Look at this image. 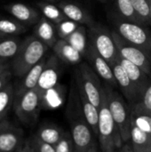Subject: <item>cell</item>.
I'll use <instances>...</instances> for the list:
<instances>
[{
	"instance_id": "cell-1",
	"label": "cell",
	"mask_w": 151,
	"mask_h": 152,
	"mask_svg": "<svg viewBox=\"0 0 151 152\" xmlns=\"http://www.w3.org/2000/svg\"><path fill=\"white\" fill-rule=\"evenodd\" d=\"M49 47L34 35L21 41L20 49L12 61V75L22 78L34 66L45 57Z\"/></svg>"
},
{
	"instance_id": "cell-2",
	"label": "cell",
	"mask_w": 151,
	"mask_h": 152,
	"mask_svg": "<svg viewBox=\"0 0 151 152\" xmlns=\"http://www.w3.org/2000/svg\"><path fill=\"white\" fill-rule=\"evenodd\" d=\"M98 140L101 152H117L124 146L120 132L108 107L107 96L103 86V95L99 109Z\"/></svg>"
},
{
	"instance_id": "cell-3",
	"label": "cell",
	"mask_w": 151,
	"mask_h": 152,
	"mask_svg": "<svg viewBox=\"0 0 151 152\" xmlns=\"http://www.w3.org/2000/svg\"><path fill=\"white\" fill-rule=\"evenodd\" d=\"M107 96L108 107L110 114L120 132L124 143H127L131 138V107L127 102L114 88L103 84Z\"/></svg>"
},
{
	"instance_id": "cell-4",
	"label": "cell",
	"mask_w": 151,
	"mask_h": 152,
	"mask_svg": "<svg viewBox=\"0 0 151 152\" xmlns=\"http://www.w3.org/2000/svg\"><path fill=\"white\" fill-rule=\"evenodd\" d=\"M87 31L89 43L93 45L96 52L109 64L116 61L118 57V52L112 31L105 26L95 22L87 27Z\"/></svg>"
},
{
	"instance_id": "cell-5",
	"label": "cell",
	"mask_w": 151,
	"mask_h": 152,
	"mask_svg": "<svg viewBox=\"0 0 151 152\" xmlns=\"http://www.w3.org/2000/svg\"><path fill=\"white\" fill-rule=\"evenodd\" d=\"M113 23L117 34L151 56V32L143 25L123 20L119 16L113 20Z\"/></svg>"
},
{
	"instance_id": "cell-6",
	"label": "cell",
	"mask_w": 151,
	"mask_h": 152,
	"mask_svg": "<svg viewBox=\"0 0 151 152\" xmlns=\"http://www.w3.org/2000/svg\"><path fill=\"white\" fill-rule=\"evenodd\" d=\"M74 81L84 91L87 99L100 109L103 95V84L92 67L87 63H80Z\"/></svg>"
},
{
	"instance_id": "cell-7",
	"label": "cell",
	"mask_w": 151,
	"mask_h": 152,
	"mask_svg": "<svg viewBox=\"0 0 151 152\" xmlns=\"http://www.w3.org/2000/svg\"><path fill=\"white\" fill-rule=\"evenodd\" d=\"M68 118L70 134L74 142L75 149L82 152H86L93 146L96 145V136L87 124L83 111L66 114Z\"/></svg>"
},
{
	"instance_id": "cell-8",
	"label": "cell",
	"mask_w": 151,
	"mask_h": 152,
	"mask_svg": "<svg viewBox=\"0 0 151 152\" xmlns=\"http://www.w3.org/2000/svg\"><path fill=\"white\" fill-rule=\"evenodd\" d=\"M41 109V94L36 88L19 96H14V112L17 118L25 125L34 124L38 118Z\"/></svg>"
},
{
	"instance_id": "cell-9",
	"label": "cell",
	"mask_w": 151,
	"mask_h": 152,
	"mask_svg": "<svg viewBox=\"0 0 151 152\" xmlns=\"http://www.w3.org/2000/svg\"><path fill=\"white\" fill-rule=\"evenodd\" d=\"M112 35L116 43V46L118 54L125 60L135 64L141 68L148 75L151 74V56L147 53L140 49L139 47L129 43L124 39L115 30L112 31Z\"/></svg>"
},
{
	"instance_id": "cell-10",
	"label": "cell",
	"mask_w": 151,
	"mask_h": 152,
	"mask_svg": "<svg viewBox=\"0 0 151 152\" xmlns=\"http://www.w3.org/2000/svg\"><path fill=\"white\" fill-rule=\"evenodd\" d=\"M85 58L87 59L89 65L99 76V77H101L104 81V84L114 89L117 87V84L110 64L96 52V50L90 43Z\"/></svg>"
},
{
	"instance_id": "cell-11",
	"label": "cell",
	"mask_w": 151,
	"mask_h": 152,
	"mask_svg": "<svg viewBox=\"0 0 151 152\" xmlns=\"http://www.w3.org/2000/svg\"><path fill=\"white\" fill-rule=\"evenodd\" d=\"M23 132L7 121L0 122V152L19 151L21 148Z\"/></svg>"
},
{
	"instance_id": "cell-12",
	"label": "cell",
	"mask_w": 151,
	"mask_h": 152,
	"mask_svg": "<svg viewBox=\"0 0 151 152\" xmlns=\"http://www.w3.org/2000/svg\"><path fill=\"white\" fill-rule=\"evenodd\" d=\"M110 66L113 70L117 87H119V89L121 90L122 94L126 102L130 104V106L139 103L142 101V98L121 64L117 60L116 61L111 63Z\"/></svg>"
},
{
	"instance_id": "cell-13",
	"label": "cell",
	"mask_w": 151,
	"mask_h": 152,
	"mask_svg": "<svg viewBox=\"0 0 151 152\" xmlns=\"http://www.w3.org/2000/svg\"><path fill=\"white\" fill-rule=\"evenodd\" d=\"M117 60L127 73L130 80L132 81L141 98H142V95L150 81V76L145 73L141 68H139L135 64L121 57L119 54Z\"/></svg>"
},
{
	"instance_id": "cell-14",
	"label": "cell",
	"mask_w": 151,
	"mask_h": 152,
	"mask_svg": "<svg viewBox=\"0 0 151 152\" xmlns=\"http://www.w3.org/2000/svg\"><path fill=\"white\" fill-rule=\"evenodd\" d=\"M59 7L67 17V19L73 20L80 25L89 27L94 23L92 15L80 4L70 1L63 0L58 4Z\"/></svg>"
},
{
	"instance_id": "cell-15",
	"label": "cell",
	"mask_w": 151,
	"mask_h": 152,
	"mask_svg": "<svg viewBox=\"0 0 151 152\" xmlns=\"http://www.w3.org/2000/svg\"><path fill=\"white\" fill-rule=\"evenodd\" d=\"M4 8L15 20L24 25L36 24L41 18L35 8L22 3H12L5 5Z\"/></svg>"
},
{
	"instance_id": "cell-16",
	"label": "cell",
	"mask_w": 151,
	"mask_h": 152,
	"mask_svg": "<svg viewBox=\"0 0 151 152\" xmlns=\"http://www.w3.org/2000/svg\"><path fill=\"white\" fill-rule=\"evenodd\" d=\"M58 58L55 55L50 57L45 64L44 71L39 79L36 89L41 93L53 87L58 84L59 77V62Z\"/></svg>"
},
{
	"instance_id": "cell-17",
	"label": "cell",
	"mask_w": 151,
	"mask_h": 152,
	"mask_svg": "<svg viewBox=\"0 0 151 152\" xmlns=\"http://www.w3.org/2000/svg\"><path fill=\"white\" fill-rule=\"evenodd\" d=\"M66 100V87L57 84L41 93V106L45 110H56L60 108Z\"/></svg>"
},
{
	"instance_id": "cell-18",
	"label": "cell",
	"mask_w": 151,
	"mask_h": 152,
	"mask_svg": "<svg viewBox=\"0 0 151 152\" xmlns=\"http://www.w3.org/2000/svg\"><path fill=\"white\" fill-rule=\"evenodd\" d=\"M47 59L44 57L42 61H40L36 66H34L23 77L19 86V87L14 90V96H19L29 90L36 88L41 75L45 67Z\"/></svg>"
},
{
	"instance_id": "cell-19",
	"label": "cell",
	"mask_w": 151,
	"mask_h": 152,
	"mask_svg": "<svg viewBox=\"0 0 151 152\" xmlns=\"http://www.w3.org/2000/svg\"><path fill=\"white\" fill-rule=\"evenodd\" d=\"M34 36L49 48H53L59 37L57 35L55 24L42 16L35 26Z\"/></svg>"
},
{
	"instance_id": "cell-20",
	"label": "cell",
	"mask_w": 151,
	"mask_h": 152,
	"mask_svg": "<svg viewBox=\"0 0 151 152\" xmlns=\"http://www.w3.org/2000/svg\"><path fill=\"white\" fill-rule=\"evenodd\" d=\"M54 55L61 61L68 64H78L83 60V55L64 39H58L53 47Z\"/></svg>"
},
{
	"instance_id": "cell-21",
	"label": "cell",
	"mask_w": 151,
	"mask_h": 152,
	"mask_svg": "<svg viewBox=\"0 0 151 152\" xmlns=\"http://www.w3.org/2000/svg\"><path fill=\"white\" fill-rule=\"evenodd\" d=\"M75 84H76V82H75ZM76 86H77V91H78L80 101H81L85 118L87 124L89 125V126L91 127L93 133L94 134V135L97 138L98 137V126H99V109L96 108L87 99V97H86L85 94L84 93V91L77 84H76Z\"/></svg>"
},
{
	"instance_id": "cell-22",
	"label": "cell",
	"mask_w": 151,
	"mask_h": 152,
	"mask_svg": "<svg viewBox=\"0 0 151 152\" xmlns=\"http://www.w3.org/2000/svg\"><path fill=\"white\" fill-rule=\"evenodd\" d=\"M131 107V123L142 131L151 134V112L142 108L138 103Z\"/></svg>"
},
{
	"instance_id": "cell-23",
	"label": "cell",
	"mask_w": 151,
	"mask_h": 152,
	"mask_svg": "<svg viewBox=\"0 0 151 152\" xmlns=\"http://www.w3.org/2000/svg\"><path fill=\"white\" fill-rule=\"evenodd\" d=\"M131 147L134 152H151V134H149L132 124Z\"/></svg>"
},
{
	"instance_id": "cell-24",
	"label": "cell",
	"mask_w": 151,
	"mask_h": 152,
	"mask_svg": "<svg viewBox=\"0 0 151 152\" xmlns=\"http://www.w3.org/2000/svg\"><path fill=\"white\" fill-rule=\"evenodd\" d=\"M76 50H77L84 57L89 46V38L87 27L80 25L67 39H65Z\"/></svg>"
},
{
	"instance_id": "cell-25",
	"label": "cell",
	"mask_w": 151,
	"mask_h": 152,
	"mask_svg": "<svg viewBox=\"0 0 151 152\" xmlns=\"http://www.w3.org/2000/svg\"><path fill=\"white\" fill-rule=\"evenodd\" d=\"M64 134L65 131L58 126L44 125L38 129L36 136L39 140L55 146L58 143V142L62 138Z\"/></svg>"
},
{
	"instance_id": "cell-26",
	"label": "cell",
	"mask_w": 151,
	"mask_h": 152,
	"mask_svg": "<svg viewBox=\"0 0 151 152\" xmlns=\"http://www.w3.org/2000/svg\"><path fill=\"white\" fill-rule=\"evenodd\" d=\"M21 41L17 37H8L0 39V61L7 62L17 54Z\"/></svg>"
},
{
	"instance_id": "cell-27",
	"label": "cell",
	"mask_w": 151,
	"mask_h": 152,
	"mask_svg": "<svg viewBox=\"0 0 151 152\" xmlns=\"http://www.w3.org/2000/svg\"><path fill=\"white\" fill-rule=\"evenodd\" d=\"M37 6L39 7L43 16L55 25L67 20V17L64 15L58 4L46 1H41L37 3Z\"/></svg>"
},
{
	"instance_id": "cell-28",
	"label": "cell",
	"mask_w": 151,
	"mask_h": 152,
	"mask_svg": "<svg viewBox=\"0 0 151 152\" xmlns=\"http://www.w3.org/2000/svg\"><path fill=\"white\" fill-rule=\"evenodd\" d=\"M26 31V26L15 19L0 16V34L4 37H17Z\"/></svg>"
},
{
	"instance_id": "cell-29",
	"label": "cell",
	"mask_w": 151,
	"mask_h": 152,
	"mask_svg": "<svg viewBox=\"0 0 151 152\" xmlns=\"http://www.w3.org/2000/svg\"><path fill=\"white\" fill-rule=\"evenodd\" d=\"M14 88L12 83L0 91V122L4 119L8 111L13 105Z\"/></svg>"
},
{
	"instance_id": "cell-30",
	"label": "cell",
	"mask_w": 151,
	"mask_h": 152,
	"mask_svg": "<svg viewBox=\"0 0 151 152\" xmlns=\"http://www.w3.org/2000/svg\"><path fill=\"white\" fill-rule=\"evenodd\" d=\"M118 15L123 20L142 24L133 6L132 0H115Z\"/></svg>"
},
{
	"instance_id": "cell-31",
	"label": "cell",
	"mask_w": 151,
	"mask_h": 152,
	"mask_svg": "<svg viewBox=\"0 0 151 152\" xmlns=\"http://www.w3.org/2000/svg\"><path fill=\"white\" fill-rule=\"evenodd\" d=\"M133 6L143 26L151 25V12L150 0H132Z\"/></svg>"
},
{
	"instance_id": "cell-32",
	"label": "cell",
	"mask_w": 151,
	"mask_h": 152,
	"mask_svg": "<svg viewBox=\"0 0 151 152\" xmlns=\"http://www.w3.org/2000/svg\"><path fill=\"white\" fill-rule=\"evenodd\" d=\"M79 26L80 24L69 19L60 22L59 24H56L55 28L59 39H67Z\"/></svg>"
},
{
	"instance_id": "cell-33",
	"label": "cell",
	"mask_w": 151,
	"mask_h": 152,
	"mask_svg": "<svg viewBox=\"0 0 151 152\" xmlns=\"http://www.w3.org/2000/svg\"><path fill=\"white\" fill-rule=\"evenodd\" d=\"M54 147L56 152H75V146L70 133L65 132L62 138Z\"/></svg>"
},
{
	"instance_id": "cell-34",
	"label": "cell",
	"mask_w": 151,
	"mask_h": 152,
	"mask_svg": "<svg viewBox=\"0 0 151 152\" xmlns=\"http://www.w3.org/2000/svg\"><path fill=\"white\" fill-rule=\"evenodd\" d=\"M29 143L35 152H56L55 147L53 145H51L39 140L36 136H35L31 141H29Z\"/></svg>"
},
{
	"instance_id": "cell-35",
	"label": "cell",
	"mask_w": 151,
	"mask_h": 152,
	"mask_svg": "<svg viewBox=\"0 0 151 152\" xmlns=\"http://www.w3.org/2000/svg\"><path fill=\"white\" fill-rule=\"evenodd\" d=\"M150 76V81L149 83V86H147L142 95V101L138 104L144 110L151 112V74Z\"/></svg>"
},
{
	"instance_id": "cell-36",
	"label": "cell",
	"mask_w": 151,
	"mask_h": 152,
	"mask_svg": "<svg viewBox=\"0 0 151 152\" xmlns=\"http://www.w3.org/2000/svg\"><path fill=\"white\" fill-rule=\"evenodd\" d=\"M12 71L9 70L8 72H6L5 74H4L3 76L0 77V91L3 90L8 84H10L11 82V77H12Z\"/></svg>"
},
{
	"instance_id": "cell-37",
	"label": "cell",
	"mask_w": 151,
	"mask_h": 152,
	"mask_svg": "<svg viewBox=\"0 0 151 152\" xmlns=\"http://www.w3.org/2000/svg\"><path fill=\"white\" fill-rule=\"evenodd\" d=\"M9 70H11V66L7 62L0 64V77L5 74L6 72H8Z\"/></svg>"
},
{
	"instance_id": "cell-38",
	"label": "cell",
	"mask_w": 151,
	"mask_h": 152,
	"mask_svg": "<svg viewBox=\"0 0 151 152\" xmlns=\"http://www.w3.org/2000/svg\"><path fill=\"white\" fill-rule=\"evenodd\" d=\"M19 152H35V151L33 150L29 142H28L21 146V148L19 150Z\"/></svg>"
},
{
	"instance_id": "cell-39",
	"label": "cell",
	"mask_w": 151,
	"mask_h": 152,
	"mask_svg": "<svg viewBox=\"0 0 151 152\" xmlns=\"http://www.w3.org/2000/svg\"><path fill=\"white\" fill-rule=\"evenodd\" d=\"M122 149V151L124 152H134L133 151V149H132V147H131V145L130 144H128V143H125L124 144V146L121 148Z\"/></svg>"
},
{
	"instance_id": "cell-40",
	"label": "cell",
	"mask_w": 151,
	"mask_h": 152,
	"mask_svg": "<svg viewBox=\"0 0 151 152\" xmlns=\"http://www.w3.org/2000/svg\"><path fill=\"white\" fill-rule=\"evenodd\" d=\"M86 152H100L98 151V147H97V145H94V146H93L91 149H89L88 151Z\"/></svg>"
},
{
	"instance_id": "cell-41",
	"label": "cell",
	"mask_w": 151,
	"mask_h": 152,
	"mask_svg": "<svg viewBox=\"0 0 151 152\" xmlns=\"http://www.w3.org/2000/svg\"><path fill=\"white\" fill-rule=\"evenodd\" d=\"M43 1H46V2H50V3H60V2H61V1H63V0H43Z\"/></svg>"
},
{
	"instance_id": "cell-42",
	"label": "cell",
	"mask_w": 151,
	"mask_h": 152,
	"mask_svg": "<svg viewBox=\"0 0 151 152\" xmlns=\"http://www.w3.org/2000/svg\"><path fill=\"white\" fill-rule=\"evenodd\" d=\"M4 37L3 35H1V34H0V39H1V38H4Z\"/></svg>"
},
{
	"instance_id": "cell-43",
	"label": "cell",
	"mask_w": 151,
	"mask_h": 152,
	"mask_svg": "<svg viewBox=\"0 0 151 152\" xmlns=\"http://www.w3.org/2000/svg\"><path fill=\"white\" fill-rule=\"evenodd\" d=\"M97 1H100V2H106L107 0H97Z\"/></svg>"
},
{
	"instance_id": "cell-44",
	"label": "cell",
	"mask_w": 151,
	"mask_h": 152,
	"mask_svg": "<svg viewBox=\"0 0 151 152\" xmlns=\"http://www.w3.org/2000/svg\"><path fill=\"white\" fill-rule=\"evenodd\" d=\"M117 152H124L123 151H122V149H120V150H119V151H117Z\"/></svg>"
},
{
	"instance_id": "cell-45",
	"label": "cell",
	"mask_w": 151,
	"mask_h": 152,
	"mask_svg": "<svg viewBox=\"0 0 151 152\" xmlns=\"http://www.w3.org/2000/svg\"><path fill=\"white\" fill-rule=\"evenodd\" d=\"M75 152H82V151H77V150H76V149H75Z\"/></svg>"
},
{
	"instance_id": "cell-46",
	"label": "cell",
	"mask_w": 151,
	"mask_h": 152,
	"mask_svg": "<svg viewBox=\"0 0 151 152\" xmlns=\"http://www.w3.org/2000/svg\"><path fill=\"white\" fill-rule=\"evenodd\" d=\"M150 12H151V0H150Z\"/></svg>"
},
{
	"instance_id": "cell-47",
	"label": "cell",
	"mask_w": 151,
	"mask_h": 152,
	"mask_svg": "<svg viewBox=\"0 0 151 152\" xmlns=\"http://www.w3.org/2000/svg\"><path fill=\"white\" fill-rule=\"evenodd\" d=\"M1 63H5V62H2V61H0V64H1Z\"/></svg>"
}]
</instances>
